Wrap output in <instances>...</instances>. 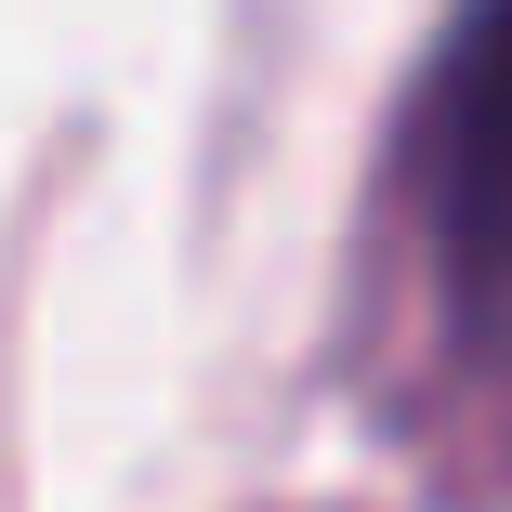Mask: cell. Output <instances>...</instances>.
Listing matches in <instances>:
<instances>
[{
	"instance_id": "obj_1",
	"label": "cell",
	"mask_w": 512,
	"mask_h": 512,
	"mask_svg": "<svg viewBox=\"0 0 512 512\" xmlns=\"http://www.w3.org/2000/svg\"><path fill=\"white\" fill-rule=\"evenodd\" d=\"M421 184H434V237H447L460 289L512 302V0H473L460 14V53L434 79Z\"/></svg>"
}]
</instances>
